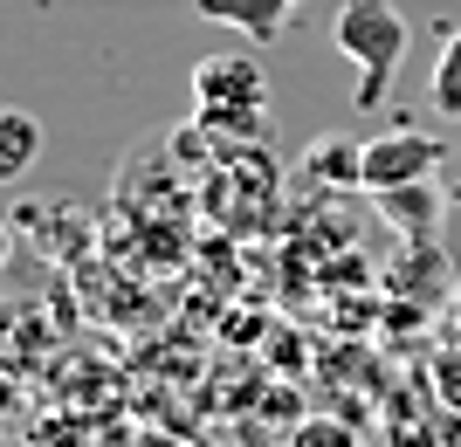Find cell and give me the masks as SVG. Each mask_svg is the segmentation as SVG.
I'll return each instance as SVG.
<instances>
[{"instance_id": "4fadbf2b", "label": "cell", "mask_w": 461, "mask_h": 447, "mask_svg": "<svg viewBox=\"0 0 461 447\" xmlns=\"http://www.w3.org/2000/svg\"><path fill=\"white\" fill-rule=\"evenodd\" d=\"M455 158H461V152H455Z\"/></svg>"}, {"instance_id": "52a82bcc", "label": "cell", "mask_w": 461, "mask_h": 447, "mask_svg": "<svg viewBox=\"0 0 461 447\" xmlns=\"http://www.w3.org/2000/svg\"><path fill=\"white\" fill-rule=\"evenodd\" d=\"M427 90H434V111H441V117H461V28L441 41V56H434V83H427Z\"/></svg>"}, {"instance_id": "30bf717a", "label": "cell", "mask_w": 461, "mask_h": 447, "mask_svg": "<svg viewBox=\"0 0 461 447\" xmlns=\"http://www.w3.org/2000/svg\"><path fill=\"white\" fill-rule=\"evenodd\" d=\"M7 255H14V234H7V220H0V269H7Z\"/></svg>"}, {"instance_id": "ba28073f", "label": "cell", "mask_w": 461, "mask_h": 447, "mask_svg": "<svg viewBox=\"0 0 461 447\" xmlns=\"http://www.w3.org/2000/svg\"><path fill=\"white\" fill-rule=\"evenodd\" d=\"M310 173H317V179H338V186H358V145L324 138V145L310 152Z\"/></svg>"}, {"instance_id": "6da1fadb", "label": "cell", "mask_w": 461, "mask_h": 447, "mask_svg": "<svg viewBox=\"0 0 461 447\" xmlns=\"http://www.w3.org/2000/svg\"><path fill=\"white\" fill-rule=\"evenodd\" d=\"M406 41H413V28H406V14L393 0H345V7L330 14V49L358 69V90H351L358 111H385Z\"/></svg>"}, {"instance_id": "3957f363", "label": "cell", "mask_w": 461, "mask_h": 447, "mask_svg": "<svg viewBox=\"0 0 461 447\" xmlns=\"http://www.w3.org/2000/svg\"><path fill=\"white\" fill-rule=\"evenodd\" d=\"M441 152L447 145L434 131H420V124H400V131H385V138H366V145H358V186H366V193H385V186L434 179Z\"/></svg>"}, {"instance_id": "5b68a950", "label": "cell", "mask_w": 461, "mask_h": 447, "mask_svg": "<svg viewBox=\"0 0 461 447\" xmlns=\"http://www.w3.org/2000/svg\"><path fill=\"white\" fill-rule=\"evenodd\" d=\"M441 207H447V200L434 193V179H413V186H385V193H379V214L393 220V228L420 234V241H434V228H441Z\"/></svg>"}, {"instance_id": "7a4b0ae2", "label": "cell", "mask_w": 461, "mask_h": 447, "mask_svg": "<svg viewBox=\"0 0 461 447\" xmlns=\"http://www.w3.org/2000/svg\"><path fill=\"white\" fill-rule=\"evenodd\" d=\"M193 117L207 131L249 138L269 117V76L255 69V56H207L193 69Z\"/></svg>"}, {"instance_id": "9c48e42d", "label": "cell", "mask_w": 461, "mask_h": 447, "mask_svg": "<svg viewBox=\"0 0 461 447\" xmlns=\"http://www.w3.org/2000/svg\"><path fill=\"white\" fill-rule=\"evenodd\" d=\"M434 392H441L447 413H461V344L434 351Z\"/></svg>"}, {"instance_id": "7c38bea8", "label": "cell", "mask_w": 461, "mask_h": 447, "mask_svg": "<svg viewBox=\"0 0 461 447\" xmlns=\"http://www.w3.org/2000/svg\"><path fill=\"white\" fill-rule=\"evenodd\" d=\"M138 447H173V441H158V434H145V441H138Z\"/></svg>"}, {"instance_id": "8fae6325", "label": "cell", "mask_w": 461, "mask_h": 447, "mask_svg": "<svg viewBox=\"0 0 461 447\" xmlns=\"http://www.w3.org/2000/svg\"><path fill=\"white\" fill-rule=\"evenodd\" d=\"M447 324H455V344H461V290H455V303H447Z\"/></svg>"}, {"instance_id": "277c9868", "label": "cell", "mask_w": 461, "mask_h": 447, "mask_svg": "<svg viewBox=\"0 0 461 447\" xmlns=\"http://www.w3.org/2000/svg\"><path fill=\"white\" fill-rule=\"evenodd\" d=\"M193 7L207 21H221V28H241L249 41H283L303 0H193Z\"/></svg>"}, {"instance_id": "8992f818", "label": "cell", "mask_w": 461, "mask_h": 447, "mask_svg": "<svg viewBox=\"0 0 461 447\" xmlns=\"http://www.w3.org/2000/svg\"><path fill=\"white\" fill-rule=\"evenodd\" d=\"M35 158H41V124H35V111L0 103V186L28 179V173H35Z\"/></svg>"}]
</instances>
